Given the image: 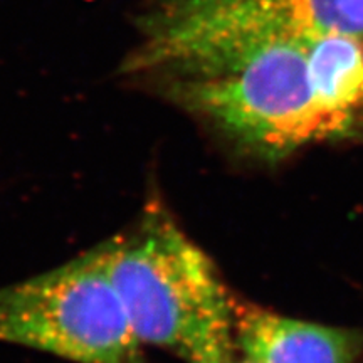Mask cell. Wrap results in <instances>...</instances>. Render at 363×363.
Masks as SVG:
<instances>
[{"label":"cell","instance_id":"cell-1","mask_svg":"<svg viewBox=\"0 0 363 363\" xmlns=\"http://www.w3.org/2000/svg\"><path fill=\"white\" fill-rule=\"evenodd\" d=\"M157 74L172 101L267 160L348 138L363 121V43L350 35L222 49Z\"/></svg>","mask_w":363,"mask_h":363},{"label":"cell","instance_id":"cell-2","mask_svg":"<svg viewBox=\"0 0 363 363\" xmlns=\"http://www.w3.org/2000/svg\"><path fill=\"white\" fill-rule=\"evenodd\" d=\"M99 247L140 343L185 363L235 360V298L211 257L163 208H148Z\"/></svg>","mask_w":363,"mask_h":363},{"label":"cell","instance_id":"cell-3","mask_svg":"<svg viewBox=\"0 0 363 363\" xmlns=\"http://www.w3.org/2000/svg\"><path fill=\"white\" fill-rule=\"evenodd\" d=\"M0 342L76 363H145L99 246L0 288Z\"/></svg>","mask_w":363,"mask_h":363},{"label":"cell","instance_id":"cell-4","mask_svg":"<svg viewBox=\"0 0 363 363\" xmlns=\"http://www.w3.org/2000/svg\"><path fill=\"white\" fill-rule=\"evenodd\" d=\"M126 72L272 40L350 35L363 43V0H158L140 24Z\"/></svg>","mask_w":363,"mask_h":363},{"label":"cell","instance_id":"cell-5","mask_svg":"<svg viewBox=\"0 0 363 363\" xmlns=\"http://www.w3.org/2000/svg\"><path fill=\"white\" fill-rule=\"evenodd\" d=\"M235 343L252 363H353L363 348L360 331L278 315L235 299Z\"/></svg>","mask_w":363,"mask_h":363},{"label":"cell","instance_id":"cell-6","mask_svg":"<svg viewBox=\"0 0 363 363\" xmlns=\"http://www.w3.org/2000/svg\"><path fill=\"white\" fill-rule=\"evenodd\" d=\"M230 363H252L251 360H247V358H240V360H238V358H235V360L234 362H230Z\"/></svg>","mask_w":363,"mask_h":363}]
</instances>
